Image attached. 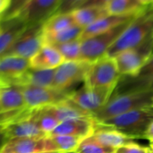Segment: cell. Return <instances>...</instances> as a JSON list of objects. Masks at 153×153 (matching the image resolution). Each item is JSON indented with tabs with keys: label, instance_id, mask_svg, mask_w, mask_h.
Wrapping results in <instances>:
<instances>
[{
	"label": "cell",
	"instance_id": "obj_1",
	"mask_svg": "<svg viewBox=\"0 0 153 153\" xmlns=\"http://www.w3.org/2000/svg\"><path fill=\"white\" fill-rule=\"evenodd\" d=\"M152 105L153 91L150 89L123 93L114 92L108 102L93 115V118L99 124L133 110L149 108Z\"/></svg>",
	"mask_w": 153,
	"mask_h": 153
},
{
	"label": "cell",
	"instance_id": "obj_2",
	"mask_svg": "<svg viewBox=\"0 0 153 153\" xmlns=\"http://www.w3.org/2000/svg\"><path fill=\"white\" fill-rule=\"evenodd\" d=\"M152 120V111L150 108H144L133 110L104 120L97 126L113 128L138 139H144V134Z\"/></svg>",
	"mask_w": 153,
	"mask_h": 153
},
{
	"label": "cell",
	"instance_id": "obj_3",
	"mask_svg": "<svg viewBox=\"0 0 153 153\" xmlns=\"http://www.w3.org/2000/svg\"><path fill=\"white\" fill-rule=\"evenodd\" d=\"M153 31V20L146 13L137 16L124 30L108 51V56L116 57L120 53L139 46Z\"/></svg>",
	"mask_w": 153,
	"mask_h": 153
},
{
	"label": "cell",
	"instance_id": "obj_4",
	"mask_svg": "<svg viewBox=\"0 0 153 153\" xmlns=\"http://www.w3.org/2000/svg\"><path fill=\"white\" fill-rule=\"evenodd\" d=\"M133 21L120 24L101 34L82 40L81 60L92 64L98 59L105 56L109 48Z\"/></svg>",
	"mask_w": 153,
	"mask_h": 153
},
{
	"label": "cell",
	"instance_id": "obj_5",
	"mask_svg": "<svg viewBox=\"0 0 153 153\" xmlns=\"http://www.w3.org/2000/svg\"><path fill=\"white\" fill-rule=\"evenodd\" d=\"M153 55V31L137 47L124 51L116 57L121 76H135Z\"/></svg>",
	"mask_w": 153,
	"mask_h": 153
},
{
	"label": "cell",
	"instance_id": "obj_6",
	"mask_svg": "<svg viewBox=\"0 0 153 153\" xmlns=\"http://www.w3.org/2000/svg\"><path fill=\"white\" fill-rule=\"evenodd\" d=\"M119 74L116 59L108 55L91 64L83 84L90 88L117 85Z\"/></svg>",
	"mask_w": 153,
	"mask_h": 153
},
{
	"label": "cell",
	"instance_id": "obj_7",
	"mask_svg": "<svg viewBox=\"0 0 153 153\" xmlns=\"http://www.w3.org/2000/svg\"><path fill=\"white\" fill-rule=\"evenodd\" d=\"M43 23L28 26L13 45L1 56H16L30 59L45 45Z\"/></svg>",
	"mask_w": 153,
	"mask_h": 153
},
{
	"label": "cell",
	"instance_id": "obj_8",
	"mask_svg": "<svg viewBox=\"0 0 153 153\" xmlns=\"http://www.w3.org/2000/svg\"><path fill=\"white\" fill-rule=\"evenodd\" d=\"M116 88L117 85L90 88L83 84L79 90L73 91L69 99L83 109L94 115L108 102Z\"/></svg>",
	"mask_w": 153,
	"mask_h": 153
},
{
	"label": "cell",
	"instance_id": "obj_9",
	"mask_svg": "<svg viewBox=\"0 0 153 153\" xmlns=\"http://www.w3.org/2000/svg\"><path fill=\"white\" fill-rule=\"evenodd\" d=\"M20 88L23 93L27 107L31 109L56 105L65 101L69 99L73 91H61L54 87H38L32 85Z\"/></svg>",
	"mask_w": 153,
	"mask_h": 153
},
{
	"label": "cell",
	"instance_id": "obj_10",
	"mask_svg": "<svg viewBox=\"0 0 153 153\" xmlns=\"http://www.w3.org/2000/svg\"><path fill=\"white\" fill-rule=\"evenodd\" d=\"M91 64L82 60L65 61L56 69L53 87L61 91H70L72 87L85 81Z\"/></svg>",
	"mask_w": 153,
	"mask_h": 153
},
{
	"label": "cell",
	"instance_id": "obj_11",
	"mask_svg": "<svg viewBox=\"0 0 153 153\" xmlns=\"http://www.w3.org/2000/svg\"><path fill=\"white\" fill-rule=\"evenodd\" d=\"M60 152L49 135L6 141L0 153H40Z\"/></svg>",
	"mask_w": 153,
	"mask_h": 153
},
{
	"label": "cell",
	"instance_id": "obj_12",
	"mask_svg": "<svg viewBox=\"0 0 153 153\" xmlns=\"http://www.w3.org/2000/svg\"><path fill=\"white\" fill-rule=\"evenodd\" d=\"M62 0H32L19 13L28 26L41 24L54 15Z\"/></svg>",
	"mask_w": 153,
	"mask_h": 153
},
{
	"label": "cell",
	"instance_id": "obj_13",
	"mask_svg": "<svg viewBox=\"0 0 153 153\" xmlns=\"http://www.w3.org/2000/svg\"><path fill=\"white\" fill-rule=\"evenodd\" d=\"M30 59L4 56L0 59V83L1 87L15 86L17 81L30 69Z\"/></svg>",
	"mask_w": 153,
	"mask_h": 153
},
{
	"label": "cell",
	"instance_id": "obj_14",
	"mask_svg": "<svg viewBox=\"0 0 153 153\" xmlns=\"http://www.w3.org/2000/svg\"><path fill=\"white\" fill-rule=\"evenodd\" d=\"M153 83V55L135 76H121L114 92L123 93L148 90Z\"/></svg>",
	"mask_w": 153,
	"mask_h": 153
},
{
	"label": "cell",
	"instance_id": "obj_15",
	"mask_svg": "<svg viewBox=\"0 0 153 153\" xmlns=\"http://www.w3.org/2000/svg\"><path fill=\"white\" fill-rule=\"evenodd\" d=\"M97 129V123L93 117L68 119L62 122L48 135H73L86 139L93 135Z\"/></svg>",
	"mask_w": 153,
	"mask_h": 153
},
{
	"label": "cell",
	"instance_id": "obj_16",
	"mask_svg": "<svg viewBox=\"0 0 153 153\" xmlns=\"http://www.w3.org/2000/svg\"><path fill=\"white\" fill-rule=\"evenodd\" d=\"M1 133L5 142L18 138H33L48 135L39 129L32 115L1 126Z\"/></svg>",
	"mask_w": 153,
	"mask_h": 153
},
{
	"label": "cell",
	"instance_id": "obj_17",
	"mask_svg": "<svg viewBox=\"0 0 153 153\" xmlns=\"http://www.w3.org/2000/svg\"><path fill=\"white\" fill-rule=\"evenodd\" d=\"M28 27L19 16L1 20L0 25V56H3L19 36Z\"/></svg>",
	"mask_w": 153,
	"mask_h": 153
},
{
	"label": "cell",
	"instance_id": "obj_18",
	"mask_svg": "<svg viewBox=\"0 0 153 153\" xmlns=\"http://www.w3.org/2000/svg\"><path fill=\"white\" fill-rule=\"evenodd\" d=\"M30 67L35 69H56L65 62L61 53L51 45H44L40 50L30 59Z\"/></svg>",
	"mask_w": 153,
	"mask_h": 153
},
{
	"label": "cell",
	"instance_id": "obj_19",
	"mask_svg": "<svg viewBox=\"0 0 153 153\" xmlns=\"http://www.w3.org/2000/svg\"><path fill=\"white\" fill-rule=\"evenodd\" d=\"M136 17L137 16H119V15L108 14V15L98 20L91 26L85 28L82 33L80 39L84 40V39H87L93 36L101 34V33L106 32L120 24L133 21Z\"/></svg>",
	"mask_w": 153,
	"mask_h": 153
},
{
	"label": "cell",
	"instance_id": "obj_20",
	"mask_svg": "<svg viewBox=\"0 0 153 153\" xmlns=\"http://www.w3.org/2000/svg\"><path fill=\"white\" fill-rule=\"evenodd\" d=\"M91 136L99 143L114 149H117L126 143H133L135 139H138L135 136L126 134L118 130L98 126L95 133Z\"/></svg>",
	"mask_w": 153,
	"mask_h": 153
},
{
	"label": "cell",
	"instance_id": "obj_21",
	"mask_svg": "<svg viewBox=\"0 0 153 153\" xmlns=\"http://www.w3.org/2000/svg\"><path fill=\"white\" fill-rule=\"evenodd\" d=\"M56 69H30L17 81L15 86L22 87L27 85L38 87H53Z\"/></svg>",
	"mask_w": 153,
	"mask_h": 153
},
{
	"label": "cell",
	"instance_id": "obj_22",
	"mask_svg": "<svg viewBox=\"0 0 153 153\" xmlns=\"http://www.w3.org/2000/svg\"><path fill=\"white\" fill-rule=\"evenodd\" d=\"M26 101L20 87L7 86L0 89V112L6 113L26 108Z\"/></svg>",
	"mask_w": 153,
	"mask_h": 153
},
{
	"label": "cell",
	"instance_id": "obj_23",
	"mask_svg": "<svg viewBox=\"0 0 153 153\" xmlns=\"http://www.w3.org/2000/svg\"><path fill=\"white\" fill-rule=\"evenodd\" d=\"M47 109L52 113L61 123L73 118L93 117V114L78 106L72 100L68 99L56 105L47 106Z\"/></svg>",
	"mask_w": 153,
	"mask_h": 153
},
{
	"label": "cell",
	"instance_id": "obj_24",
	"mask_svg": "<svg viewBox=\"0 0 153 153\" xmlns=\"http://www.w3.org/2000/svg\"><path fill=\"white\" fill-rule=\"evenodd\" d=\"M105 6L109 14L119 16H138L150 9L140 0H111Z\"/></svg>",
	"mask_w": 153,
	"mask_h": 153
},
{
	"label": "cell",
	"instance_id": "obj_25",
	"mask_svg": "<svg viewBox=\"0 0 153 153\" xmlns=\"http://www.w3.org/2000/svg\"><path fill=\"white\" fill-rule=\"evenodd\" d=\"M72 13L74 15L76 24L83 28V30L93 24L98 20L109 14L106 6L99 5L80 7L74 11Z\"/></svg>",
	"mask_w": 153,
	"mask_h": 153
},
{
	"label": "cell",
	"instance_id": "obj_26",
	"mask_svg": "<svg viewBox=\"0 0 153 153\" xmlns=\"http://www.w3.org/2000/svg\"><path fill=\"white\" fill-rule=\"evenodd\" d=\"M74 25H76V22L72 13H56L43 22V33L44 35L57 33Z\"/></svg>",
	"mask_w": 153,
	"mask_h": 153
},
{
	"label": "cell",
	"instance_id": "obj_27",
	"mask_svg": "<svg viewBox=\"0 0 153 153\" xmlns=\"http://www.w3.org/2000/svg\"><path fill=\"white\" fill-rule=\"evenodd\" d=\"M32 117L39 129L48 135L61 124V122L52 113H50L46 107L34 109Z\"/></svg>",
	"mask_w": 153,
	"mask_h": 153
},
{
	"label": "cell",
	"instance_id": "obj_28",
	"mask_svg": "<svg viewBox=\"0 0 153 153\" xmlns=\"http://www.w3.org/2000/svg\"><path fill=\"white\" fill-rule=\"evenodd\" d=\"M82 31H83V28L76 24L60 32L44 35L45 45L54 46L56 44H61V43H65V42H69L72 40H75V39H80Z\"/></svg>",
	"mask_w": 153,
	"mask_h": 153
},
{
	"label": "cell",
	"instance_id": "obj_29",
	"mask_svg": "<svg viewBox=\"0 0 153 153\" xmlns=\"http://www.w3.org/2000/svg\"><path fill=\"white\" fill-rule=\"evenodd\" d=\"M54 47L61 53L65 61H78L81 60L82 40L75 39L65 43L56 44Z\"/></svg>",
	"mask_w": 153,
	"mask_h": 153
},
{
	"label": "cell",
	"instance_id": "obj_30",
	"mask_svg": "<svg viewBox=\"0 0 153 153\" xmlns=\"http://www.w3.org/2000/svg\"><path fill=\"white\" fill-rule=\"evenodd\" d=\"M60 152L65 153H74L82 142L84 140L81 137L73 135H49Z\"/></svg>",
	"mask_w": 153,
	"mask_h": 153
},
{
	"label": "cell",
	"instance_id": "obj_31",
	"mask_svg": "<svg viewBox=\"0 0 153 153\" xmlns=\"http://www.w3.org/2000/svg\"><path fill=\"white\" fill-rule=\"evenodd\" d=\"M116 149L112 147L106 146L98 141H96L92 136L84 139L79 145L77 150L74 153H115Z\"/></svg>",
	"mask_w": 153,
	"mask_h": 153
},
{
	"label": "cell",
	"instance_id": "obj_32",
	"mask_svg": "<svg viewBox=\"0 0 153 153\" xmlns=\"http://www.w3.org/2000/svg\"><path fill=\"white\" fill-rule=\"evenodd\" d=\"M32 0H12L11 5L8 10L1 16L2 19H7L19 15V13L23 10V8L28 5Z\"/></svg>",
	"mask_w": 153,
	"mask_h": 153
},
{
	"label": "cell",
	"instance_id": "obj_33",
	"mask_svg": "<svg viewBox=\"0 0 153 153\" xmlns=\"http://www.w3.org/2000/svg\"><path fill=\"white\" fill-rule=\"evenodd\" d=\"M88 0H62L60 6L56 13H73L76 9L85 4ZM55 13V14H56Z\"/></svg>",
	"mask_w": 153,
	"mask_h": 153
},
{
	"label": "cell",
	"instance_id": "obj_34",
	"mask_svg": "<svg viewBox=\"0 0 153 153\" xmlns=\"http://www.w3.org/2000/svg\"><path fill=\"white\" fill-rule=\"evenodd\" d=\"M115 153H153V150L151 147L141 146L133 142L116 149Z\"/></svg>",
	"mask_w": 153,
	"mask_h": 153
},
{
	"label": "cell",
	"instance_id": "obj_35",
	"mask_svg": "<svg viewBox=\"0 0 153 153\" xmlns=\"http://www.w3.org/2000/svg\"><path fill=\"white\" fill-rule=\"evenodd\" d=\"M111 0H88L83 6H91V5H99V6H105L108 2Z\"/></svg>",
	"mask_w": 153,
	"mask_h": 153
},
{
	"label": "cell",
	"instance_id": "obj_36",
	"mask_svg": "<svg viewBox=\"0 0 153 153\" xmlns=\"http://www.w3.org/2000/svg\"><path fill=\"white\" fill-rule=\"evenodd\" d=\"M12 0H0V14L1 16L8 10Z\"/></svg>",
	"mask_w": 153,
	"mask_h": 153
},
{
	"label": "cell",
	"instance_id": "obj_37",
	"mask_svg": "<svg viewBox=\"0 0 153 153\" xmlns=\"http://www.w3.org/2000/svg\"><path fill=\"white\" fill-rule=\"evenodd\" d=\"M144 139L149 140L150 142H153V120L150 124L145 134H144Z\"/></svg>",
	"mask_w": 153,
	"mask_h": 153
},
{
	"label": "cell",
	"instance_id": "obj_38",
	"mask_svg": "<svg viewBox=\"0 0 153 153\" xmlns=\"http://www.w3.org/2000/svg\"><path fill=\"white\" fill-rule=\"evenodd\" d=\"M140 2L148 7H151L153 4V0H140Z\"/></svg>",
	"mask_w": 153,
	"mask_h": 153
},
{
	"label": "cell",
	"instance_id": "obj_39",
	"mask_svg": "<svg viewBox=\"0 0 153 153\" xmlns=\"http://www.w3.org/2000/svg\"><path fill=\"white\" fill-rule=\"evenodd\" d=\"M147 13L149 14V16L153 20V10H148L147 11Z\"/></svg>",
	"mask_w": 153,
	"mask_h": 153
},
{
	"label": "cell",
	"instance_id": "obj_40",
	"mask_svg": "<svg viewBox=\"0 0 153 153\" xmlns=\"http://www.w3.org/2000/svg\"><path fill=\"white\" fill-rule=\"evenodd\" d=\"M40 153H65L63 152H40Z\"/></svg>",
	"mask_w": 153,
	"mask_h": 153
},
{
	"label": "cell",
	"instance_id": "obj_41",
	"mask_svg": "<svg viewBox=\"0 0 153 153\" xmlns=\"http://www.w3.org/2000/svg\"><path fill=\"white\" fill-rule=\"evenodd\" d=\"M150 147H151V148L153 150V142H151V143H150Z\"/></svg>",
	"mask_w": 153,
	"mask_h": 153
},
{
	"label": "cell",
	"instance_id": "obj_42",
	"mask_svg": "<svg viewBox=\"0 0 153 153\" xmlns=\"http://www.w3.org/2000/svg\"><path fill=\"white\" fill-rule=\"evenodd\" d=\"M149 89H150V90H152V91H153V83H152V85H151V87H150Z\"/></svg>",
	"mask_w": 153,
	"mask_h": 153
},
{
	"label": "cell",
	"instance_id": "obj_43",
	"mask_svg": "<svg viewBox=\"0 0 153 153\" xmlns=\"http://www.w3.org/2000/svg\"><path fill=\"white\" fill-rule=\"evenodd\" d=\"M150 108V109H151V110H152V111L153 112V105L152 106V107H151V108Z\"/></svg>",
	"mask_w": 153,
	"mask_h": 153
},
{
	"label": "cell",
	"instance_id": "obj_44",
	"mask_svg": "<svg viewBox=\"0 0 153 153\" xmlns=\"http://www.w3.org/2000/svg\"><path fill=\"white\" fill-rule=\"evenodd\" d=\"M149 10H153V4L151 6V7H150V9H149Z\"/></svg>",
	"mask_w": 153,
	"mask_h": 153
}]
</instances>
